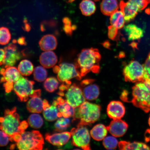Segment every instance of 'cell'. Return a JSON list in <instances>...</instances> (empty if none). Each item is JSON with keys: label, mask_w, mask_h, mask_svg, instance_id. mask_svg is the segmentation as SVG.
I'll use <instances>...</instances> for the list:
<instances>
[{"label": "cell", "mask_w": 150, "mask_h": 150, "mask_svg": "<svg viewBox=\"0 0 150 150\" xmlns=\"http://www.w3.org/2000/svg\"><path fill=\"white\" fill-rule=\"evenodd\" d=\"M47 74V72L44 67L38 66L35 67L34 70V79L38 82L44 81L46 80Z\"/></svg>", "instance_id": "obj_32"}, {"label": "cell", "mask_w": 150, "mask_h": 150, "mask_svg": "<svg viewBox=\"0 0 150 150\" xmlns=\"http://www.w3.org/2000/svg\"><path fill=\"white\" fill-rule=\"evenodd\" d=\"M150 3V0H129L127 2L121 1L120 7L125 19L130 22L134 19L139 12L143 10Z\"/></svg>", "instance_id": "obj_7"}, {"label": "cell", "mask_w": 150, "mask_h": 150, "mask_svg": "<svg viewBox=\"0 0 150 150\" xmlns=\"http://www.w3.org/2000/svg\"><path fill=\"white\" fill-rule=\"evenodd\" d=\"M107 127L102 124H99L94 127L90 132V134L93 139L96 141L103 140L108 134Z\"/></svg>", "instance_id": "obj_25"}, {"label": "cell", "mask_w": 150, "mask_h": 150, "mask_svg": "<svg viewBox=\"0 0 150 150\" xmlns=\"http://www.w3.org/2000/svg\"><path fill=\"white\" fill-rule=\"evenodd\" d=\"M18 44L21 45H25V39L23 37L21 38L18 39Z\"/></svg>", "instance_id": "obj_42"}, {"label": "cell", "mask_w": 150, "mask_h": 150, "mask_svg": "<svg viewBox=\"0 0 150 150\" xmlns=\"http://www.w3.org/2000/svg\"><path fill=\"white\" fill-rule=\"evenodd\" d=\"M149 126L150 127V117L149 118Z\"/></svg>", "instance_id": "obj_44"}, {"label": "cell", "mask_w": 150, "mask_h": 150, "mask_svg": "<svg viewBox=\"0 0 150 150\" xmlns=\"http://www.w3.org/2000/svg\"><path fill=\"white\" fill-rule=\"evenodd\" d=\"M73 145L85 150H91V134L86 125H78L76 128H73L70 132Z\"/></svg>", "instance_id": "obj_8"}, {"label": "cell", "mask_w": 150, "mask_h": 150, "mask_svg": "<svg viewBox=\"0 0 150 150\" xmlns=\"http://www.w3.org/2000/svg\"><path fill=\"white\" fill-rule=\"evenodd\" d=\"M11 34L8 28H0V45H5L8 44L11 39Z\"/></svg>", "instance_id": "obj_35"}, {"label": "cell", "mask_w": 150, "mask_h": 150, "mask_svg": "<svg viewBox=\"0 0 150 150\" xmlns=\"http://www.w3.org/2000/svg\"><path fill=\"white\" fill-rule=\"evenodd\" d=\"M128 125L124 121L121 119L113 120L107 127L108 130L112 136L120 137L126 132Z\"/></svg>", "instance_id": "obj_17"}, {"label": "cell", "mask_w": 150, "mask_h": 150, "mask_svg": "<svg viewBox=\"0 0 150 150\" xmlns=\"http://www.w3.org/2000/svg\"><path fill=\"white\" fill-rule=\"evenodd\" d=\"M41 49L44 51H51L56 49L57 45V41L53 35H44L39 42Z\"/></svg>", "instance_id": "obj_21"}, {"label": "cell", "mask_w": 150, "mask_h": 150, "mask_svg": "<svg viewBox=\"0 0 150 150\" xmlns=\"http://www.w3.org/2000/svg\"><path fill=\"white\" fill-rule=\"evenodd\" d=\"M110 20L111 25L119 30L124 27L125 22L124 16L121 10L116 11L111 15Z\"/></svg>", "instance_id": "obj_28"}, {"label": "cell", "mask_w": 150, "mask_h": 150, "mask_svg": "<svg viewBox=\"0 0 150 150\" xmlns=\"http://www.w3.org/2000/svg\"><path fill=\"white\" fill-rule=\"evenodd\" d=\"M132 98L130 102L147 113L150 111V81L136 82L132 88Z\"/></svg>", "instance_id": "obj_3"}, {"label": "cell", "mask_w": 150, "mask_h": 150, "mask_svg": "<svg viewBox=\"0 0 150 150\" xmlns=\"http://www.w3.org/2000/svg\"><path fill=\"white\" fill-rule=\"evenodd\" d=\"M75 0H68V2L69 3H72L73 1H75Z\"/></svg>", "instance_id": "obj_43"}, {"label": "cell", "mask_w": 150, "mask_h": 150, "mask_svg": "<svg viewBox=\"0 0 150 150\" xmlns=\"http://www.w3.org/2000/svg\"><path fill=\"white\" fill-rule=\"evenodd\" d=\"M41 91L35 90L30 97L31 99L28 101L27 105L28 110L33 113H40L43 110V101L40 98Z\"/></svg>", "instance_id": "obj_14"}, {"label": "cell", "mask_w": 150, "mask_h": 150, "mask_svg": "<svg viewBox=\"0 0 150 150\" xmlns=\"http://www.w3.org/2000/svg\"><path fill=\"white\" fill-rule=\"evenodd\" d=\"M103 145L107 149H115L118 145V140L113 136L106 137L103 141Z\"/></svg>", "instance_id": "obj_34"}, {"label": "cell", "mask_w": 150, "mask_h": 150, "mask_svg": "<svg viewBox=\"0 0 150 150\" xmlns=\"http://www.w3.org/2000/svg\"><path fill=\"white\" fill-rule=\"evenodd\" d=\"M53 71L57 74L58 80L63 83L71 84L70 81L73 79L80 80L82 78L76 65L72 63H61L54 67Z\"/></svg>", "instance_id": "obj_6"}, {"label": "cell", "mask_w": 150, "mask_h": 150, "mask_svg": "<svg viewBox=\"0 0 150 150\" xmlns=\"http://www.w3.org/2000/svg\"><path fill=\"white\" fill-rule=\"evenodd\" d=\"M52 103L57 106L62 117L69 118L74 117L76 110L75 108L71 106L65 99L62 97H58Z\"/></svg>", "instance_id": "obj_20"}, {"label": "cell", "mask_w": 150, "mask_h": 150, "mask_svg": "<svg viewBox=\"0 0 150 150\" xmlns=\"http://www.w3.org/2000/svg\"><path fill=\"white\" fill-rule=\"evenodd\" d=\"M10 141L9 136L2 130H0V146H6Z\"/></svg>", "instance_id": "obj_39"}, {"label": "cell", "mask_w": 150, "mask_h": 150, "mask_svg": "<svg viewBox=\"0 0 150 150\" xmlns=\"http://www.w3.org/2000/svg\"><path fill=\"white\" fill-rule=\"evenodd\" d=\"M107 112L110 119H121L125 115V109L122 102L118 101H112L108 104Z\"/></svg>", "instance_id": "obj_16"}, {"label": "cell", "mask_w": 150, "mask_h": 150, "mask_svg": "<svg viewBox=\"0 0 150 150\" xmlns=\"http://www.w3.org/2000/svg\"><path fill=\"white\" fill-rule=\"evenodd\" d=\"M94 80L92 79L84 80L81 82V88L86 99L95 100L98 98L100 94L98 86L93 83Z\"/></svg>", "instance_id": "obj_13"}, {"label": "cell", "mask_w": 150, "mask_h": 150, "mask_svg": "<svg viewBox=\"0 0 150 150\" xmlns=\"http://www.w3.org/2000/svg\"><path fill=\"white\" fill-rule=\"evenodd\" d=\"M71 122L69 118L60 117L55 124L56 130L61 132L70 126Z\"/></svg>", "instance_id": "obj_33"}, {"label": "cell", "mask_w": 150, "mask_h": 150, "mask_svg": "<svg viewBox=\"0 0 150 150\" xmlns=\"http://www.w3.org/2000/svg\"><path fill=\"white\" fill-rule=\"evenodd\" d=\"M103 45L104 47L109 49H110V43L108 41H106V42H103Z\"/></svg>", "instance_id": "obj_41"}, {"label": "cell", "mask_w": 150, "mask_h": 150, "mask_svg": "<svg viewBox=\"0 0 150 150\" xmlns=\"http://www.w3.org/2000/svg\"><path fill=\"white\" fill-rule=\"evenodd\" d=\"M75 110L74 120H79L78 125H87L98 120L100 117V106L88 102H84Z\"/></svg>", "instance_id": "obj_4"}, {"label": "cell", "mask_w": 150, "mask_h": 150, "mask_svg": "<svg viewBox=\"0 0 150 150\" xmlns=\"http://www.w3.org/2000/svg\"><path fill=\"white\" fill-rule=\"evenodd\" d=\"M63 30L65 33L69 36L72 35L73 31L76 28L75 25H72L70 18L65 17L63 18Z\"/></svg>", "instance_id": "obj_36"}, {"label": "cell", "mask_w": 150, "mask_h": 150, "mask_svg": "<svg viewBox=\"0 0 150 150\" xmlns=\"http://www.w3.org/2000/svg\"><path fill=\"white\" fill-rule=\"evenodd\" d=\"M118 29L112 25L108 27V35L109 38L112 40L117 41L119 39V33Z\"/></svg>", "instance_id": "obj_37"}, {"label": "cell", "mask_w": 150, "mask_h": 150, "mask_svg": "<svg viewBox=\"0 0 150 150\" xmlns=\"http://www.w3.org/2000/svg\"><path fill=\"white\" fill-rule=\"evenodd\" d=\"M43 115L47 121H53L58 117H62L57 106L53 103L50 105L46 99L43 100Z\"/></svg>", "instance_id": "obj_19"}, {"label": "cell", "mask_w": 150, "mask_h": 150, "mask_svg": "<svg viewBox=\"0 0 150 150\" xmlns=\"http://www.w3.org/2000/svg\"><path fill=\"white\" fill-rule=\"evenodd\" d=\"M101 56L99 50L91 48L84 49L78 54L75 65L82 77L90 72L97 74L100 71Z\"/></svg>", "instance_id": "obj_2"}, {"label": "cell", "mask_w": 150, "mask_h": 150, "mask_svg": "<svg viewBox=\"0 0 150 150\" xmlns=\"http://www.w3.org/2000/svg\"><path fill=\"white\" fill-rule=\"evenodd\" d=\"M80 9L82 14L88 16H91L96 11V6L91 0H83L79 5Z\"/></svg>", "instance_id": "obj_27"}, {"label": "cell", "mask_w": 150, "mask_h": 150, "mask_svg": "<svg viewBox=\"0 0 150 150\" xmlns=\"http://www.w3.org/2000/svg\"><path fill=\"white\" fill-rule=\"evenodd\" d=\"M124 29L129 40H139L144 36V32L143 30L135 24H129L125 26Z\"/></svg>", "instance_id": "obj_23"}, {"label": "cell", "mask_w": 150, "mask_h": 150, "mask_svg": "<svg viewBox=\"0 0 150 150\" xmlns=\"http://www.w3.org/2000/svg\"><path fill=\"white\" fill-rule=\"evenodd\" d=\"M35 82L21 76L14 84L13 90L21 102H25L32 94Z\"/></svg>", "instance_id": "obj_11"}, {"label": "cell", "mask_w": 150, "mask_h": 150, "mask_svg": "<svg viewBox=\"0 0 150 150\" xmlns=\"http://www.w3.org/2000/svg\"><path fill=\"white\" fill-rule=\"evenodd\" d=\"M20 73L16 67L5 66L0 70V74L3 76L0 81L3 83L6 92L10 93L13 89L14 84L20 76Z\"/></svg>", "instance_id": "obj_12"}, {"label": "cell", "mask_w": 150, "mask_h": 150, "mask_svg": "<svg viewBox=\"0 0 150 150\" xmlns=\"http://www.w3.org/2000/svg\"><path fill=\"white\" fill-rule=\"evenodd\" d=\"M143 66L144 80H147L150 81V52Z\"/></svg>", "instance_id": "obj_38"}, {"label": "cell", "mask_w": 150, "mask_h": 150, "mask_svg": "<svg viewBox=\"0 0 150 150\" xmlns=\"http://www.w3.org/2000/svg\"><path fill=\"white\" fill-rule=\"evenodd\" d=\"M94 1H100V0H93Z\"/></svg>", "instance_id": "obj_45"}, {"label": "cell", "mask_w": 150, "mask_h": 150, "mask_svg": "<svg viewBox=\"0 0 150 150\" xmlns=\"http://www.w3.org/2000/svg\"><path fill=\"white\" fill-rule=\"evenodd\" d=\"M5 57L4 64L8 66H13L16 62L21 59V54L14 43L4 48Z\"/></svg>", "instance_id": "obj_15"}, {"label": "cell", "mask_w": 150, "mask_h": 150, "mask_svg": "<svg viewBox=\"0 0 150 150\" xmlns=\"http://www.w3.org/2000/svg\"><path fill=\"white\" fill-rule=\"evenodd\" d=\"M40 62L43 67L46 68L53 67L57 63L58 59L57 56L53 52L45 51L43 52L39 57Z\"/></svg>", "instance_id": "obj_22"}, {"label": "cell", "mask_w": 150, "mask_h": 150, "mask_svg": "<svg viewBox=\"0 0 150 150\" xmlns=\"http://www.w3.org/2000/svg\"><path fill=\"white\" fill-rule=\"evenodd\" d=\"M44 144L42 135L39 131L33 130L22 133L16 145L20 150H40L42 149Z\"/></svg>", "instance_id": "obj_5"}, {"label": "cell", "mask_w": 150, "mask_h": 150, "mask_svg": "<svg viewBox=\"0 0 150 150\" xmlns=\"http://www.w3.org/2000/svg\"><path fill=\"white\" fill-rule=\"evenodd\" d=\"M70 132H63L55 134H47L45 139L54 146H62L67 144L71 138Z\"/></svg>", "instance_id": "obj_18"}, {"label": "cell", "mask_w": 150, "mask_h": 150, "mask_svg": "<svg viewBox=\"0 0 150 150\" xmlns=\"http://www.w3.org/2000/svg\"><path fill=\"white\" fill-rule=\"evenodd\" d=\"M144 66L132 61L125 67L123 74L125 81L134 83L144 80Z\"/></svg>", "instance_id": "obj_10"}, {"label": "cell", "mask_w": 150, "mask_h": 150, "mask_svg": "<svg viewBox=\"0 0 150 150\" xmlns=\"http://www.w3.org/2000/svg\"><path fill=\"white\" fill-rule=\"evenodd\" d=\"M100 10L106 16H110L119 8L117 0H103L100 5Z\"/></svg>", "instance_id": "obj_24"}, {"label": "cell", "mask_w": 150, "mask_h": 150, "mask_svg": "<svg viewBox=\"0 0 150 150\" xmlns=\"http://www.w3.org/2000/svg\"><path fill=\"white\" fill-rule=\"evenodd\" d=\"M28 126V123L21 122L20 116L16 112V108L5 110L3 117H0V130L8 135L11 142H16L20 140L21 134Z\"/></svg>", "instance_id": "obj_1"}, {"label": "cell", "mask_w": 150, "mask_h": 150, "mask_svg": "<svg viewBox=\"0 0 150 150\" xmlns=\"http://www.w3.org/2000/svg\"><path fill=\"white\" fill-rule=\"evenodd\" d=\"M43 123L42 118L38 114L35 113L31 114L28 119V124L33 128H40L42 126Z\"/></svg>", "instance_id": "obj_30"}, {"label": "cell", "mask_w": 150, "mask_h": 150, "mask_svg": "<svg viewBox=\"0 0 150 150\" xmlns=\"http://www.w3.org/2000/svg\"><path fill=\"white\" fill-rule=\"evenodd\" d=\"M5 57L4 50L0 49V66L4 64Z\"/></svg>", "instance_id": "obj_40"}, {"label": "cell", "mask_w": 150, "mask_h": 150, "mask_svg": "<svg viewBox=\"0 0 150 150\" xmlns=\"http://www.w3.org/2000/svg\"><path fill=\"white\" fill-rule=\"evenodd\" d=\"M118 146L120 150H150V148L146 144L142 142H133L121 141Z\"/></svg>", "instance_id": "obj_26"}, {"label": "cell", "mask_w": 150, "mask_h": 150, "mask_svg": "<svg viewBox=\"0 0 150 150\" xmlns=\"http://www.w3.org/2000/svg\"><path fill=\"white\" fill-rule=\"evenodd\" d=\"M64 92V96H65L66 100L75 108L79 107L86 101L81 88L76 84H69ZM64 92L59 93L58 94L61 97L63 96Z\"/></svg>", "instance_id": "obj_9"}, {"label": "cell", "mask_w": 150, "mask_h": 150, "mask_svg": "<svg viewBox=\"0 0 150 150\" xmlns=\"http://www.w3.org/2000/svg\"><path fill=\"white\" fill-rule=\"evenodd\" d=\"M18 70L22 76H29L33 72V66L30 61L24 59L20 62L18 66Z\"/></svg>", "instance_id": "obj_29"}, {"label": "cell", "mask_w": 150, "mask_h": 150, "mask_svg": "<svg viewBox=\"0 0 150 150\" xmlns=\"http://www.w3.org/2000/svg\"><path fill=\"white\" fill-rule=\"evenodd\" d=\"M59 82L56 78L52 77L45 81L44 87L47 91L50 93L53 92L58 88Z\"/></svg>", "instance_id": "obj_31"}]
</instances>
